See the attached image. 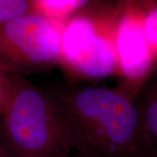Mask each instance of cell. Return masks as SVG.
I'll use <instances>...</instances> for the list:
<instances>
[{
	"label": "cell",
	"mask_w": 157,
	"mask_h": 157,
	"mask_svg": "<svg viewBox=\"0 0 157 157\" xmlns=\"http://www.w3.org/2000/svg\"><path fill=\"white\" fill-rule=\"evenodd\" d=\"M76 157H154L139 102L121 87L78 83L49 89Z\"/></svg>",
	"instance_id": "obj_1"
},
{
	"label": "cell",
	"mask_w": 157,
	"mask_h": 157,
	"mask_svg": "<svg viewBox=\"0 0 157 157\" xmlns=\"http://www.w3.org/2000/svg\"><path fill=\"white\" fill-rule=\"evenodd\" d=\"M9 88L0 112V135L16 157H72L61 111L50 90L7 73Z\"/></svg>",
	"instance_id": "obj_2"
},
{
	"label": "cell",
	"mask_w": 157,
	"mask_h": 157,
	"mask_svg": "<svg viewBox=\"0 0 157 157\" xmlns=\"http://www.w3.org/2000/svg\"><path fill=\"white\" fill-rule=\"evenodd\" d=\"M121 2L90 1L62 28L59 66L70 78L119 74L115 37Z\"/></svg>",
	"instance_id": "obj_3"
},
{
	"label": "cell",
	"mask_w": 157,
	"mask_h": 157,
	"mask_svg": "<svg viewBox=\"0 0 157 157\" xmlns=\"http://www.w3.org/2000/svg\"><path fill=\"white\" fill-rule=\"evenodd\" d=\"M63 26L36 12L0 25V70L27 75L59 65Z\"/></svg>",
	"instance_id": "obj_4"
},
{
	"label": "cell",
	"mask_w": 157,
	"mask_h": 157,
	"mask_svg": "<svg viewBox=\"0 0 157 157\" xmlns=\"http://www.w3.org/2000/svg\"><path fill=\"white\" fill-rule=\"evenodd\" d=\"M115 45L119 74L125 79L121 87L134 95L148 78L155 61L143 33L141 5L121 2Z\"/></svg>",
	"instance_id": "obj_5"
},
{
	"label": "cell",
	"mask_w": 157,
	"mask_h": 157,
	"mask_svg": "<svg viewBox=\"0 0 157 157\" xmlns=\"http://www.w3.org/2000/svg\"><path fill=\"white\" fill-rule=\"evenodd\" d=\"M86 0H33V12L39 13L59 26L89 4Z\"/></svg>",
	"instance_id": "obj_6"
},
{
	"label": "cell",
	"mask_w": 157,
	"mask_h": 157,
	"mask_svg": "<svg viewBox=\"0 0 157 157\" xmlns=\"http://www.w3.org/2000/svg\"><path fill=\"white\" fill-rule=\"evenodd\" d=\"M139 104L150 139L153 156L157 157V77L145 84Z\"/></svg>",
	"instance_id": "obj_7"
},
{
	"label": "cell",
	"mask_w": 157,
	"mask_h": 157,
	"mask_svg": "<svg viewBox=\"0 0 157 157\" xmlns=\"http://www.w3.org/2000/svg\"><path fill=\"white\" fill-rule=\"evenodd\" d=\"M142 7V27L147 46L155 60L157 59V4Z\"/></svg>",
	"instance_id": "obj_8"
},
{
	"label": "cell",
	"mask_w": 157,
	"mask_h": 157,
	"mask_svg": "<svg viewBox=\"0 0 157 157\" xmlns=\"http://www.w3.org/2000/svg\"><path fill=\"white\" fill-rule=\"evenodd\" d=\"M33 12L32 1L0 0V25Z\"/></svg>",
	"instance_id": "obj_9"
},
{
	"label": "cell",
	"mask_w": 157,
	"mask_h": 157,
	"mask_svg": "<svg viewBox=\"0 0 157 157\" xmlns=\"http://www.w3.org/2000/svg\"><path fill=\"white\" fill-rule=\"evenodd\" d=\"M9 88V81L7 73H4L0 70V112L5 104L7 93Z\"/></svg>",
	"instance_id": "obj_10"
},
{
	"label": "cell",
	"mask_w": 157,
	"mask_h": 157,
	"mask_svg": "<svg viewBox=\"0 0 157 157\" xmlns=\"http://www.w3.org/2000/svg\"><path fill=\"white\" fill-rule=\"evenodd\" d=\"M0 157H16L0 135Z\"/></svg>",
	"instance_id": "obj_11"
},
{
	"label": "cell",
	"mask_w": 157,
	"mask_h": 157,
	"mask_svg": "<svg viewBox=\"0 0 157 157\" xmlns=\"http://www.w3.org/2000/svg\"><path fill=\"white\" fill-rule=\"evenodd\" d=\"M72 157H76V156H74V155H72Z\"/></svg>",
	"instance_id": "obj_12"
}]
</instances>
